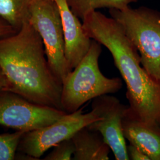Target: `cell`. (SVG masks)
I'll return each mask as SVG.
<instances>
[{
	"label": "cell",
	"instance_id": "obj_1",
	"mask_svg": "<svg viewBox=\"0 0 160 160\" xmlns=\"http://www.w3.org/2000/svg\"><path fill=\"white\" fill-rule=\"evenodd\" d=\"M86 34L111 53L126 84L129 106L126 114L151 126L160 125V81L141 63L137 48L112 17L94 11L82 20Z\"/></svg>",
	"mask_w": 160,
	"mask_h": 160
},
{
	"label": "cell",
	"instance_id": "obj_2",
	"mask_svg": "<svg viewBox=\"0 0 160 160\" xmlns=\"http://www.w3.org/2000/svg\"><path fill=\"white\" fill-rule=\"evenodd\" d=\"M0 68L6 91L31 102L62 110V85L53 74L40 34L28 21L14 34L0 38Z\"/></svg>",
	"mask_w": 160,
	"mask_h": 160
},
{
	"label": "cell",
	"instance_id": "obj_3",
	"mask_svg": "<svg viewBox=\"0 0 160 160\" xmlns=\"http://www.w3.org/2000/svg\"><path fill=\"white\" fill-rule=\"evenodd\" d=\"M101 44L92 39L85 57L65 78L62 83L61 104L67 113H73L96 97L114 94L122 88L119 78H110L101 72L98 59Z\"/></svg>",
	"mask_w": 160,
	"mask_h": 160
},
{
	"label": "cell",
	"instance_id": "obj_4",
	"mask_svg": "<svg viewBox=\"0 0 160 160\" xmlns=\"http://www.w3.org/2000/svg\"><path fill=\"white\" fill-rule=\"evenodd\" d=\"M139 52L143 68L160 81V12L145 7L109 9Z\"/></svg>",
	"mask_w": 160,
	"mask_h": 160
},
{
	"label": "cell",
	"instance_id": "obj_5",
	"mask_svg": "<svg viewBox=\"0 0 160 160\" xmlns=\"http://www.w3.org/2000/svg\"><path fill=\"white\" fill-rule=\"evenodd\" d=\"M28 21L40 34L47 60L59 83L71 72L65 55V42L59 12L52 0H34Z\"/></svg>",
	"mask_w": 160,
	"mask_h": 160
},
{
	"label": "cell",
	"instance_id": "obj_6",
	"mask_svg": "<svg viewBox=\"0 0 160 160\" xmlns=\"http://www.w3.org/2000/svg\"><path fill=\"white\" fill-rule=\"evenodd\" d=\"M84 106L73 113H67L49 125L26 132L21 138L17 152L39 160L48 149L72 137L81 129L102 119L95 109L84 113Z\"/></svg>",
	"mask_w": 160,
	"mask_h": 160
},
{
	"label": "cell",
	"instance_id": "obj_7",
	"mask_svg": "<svg viewBox=\"0 0 160 160\" xmlns=\"http://www.w3.org/2000/svg\"><path fill=\"white\" fill-rule=\"evenodd\" d=\"M67 114L31 102L12 92H0V125L16 131H31L49 125Z\"/></svg>",
	"mask_w": 160,
	"mask_h": 160
},
{
	"label": "cell",
	"instance_id": "obj_8",
	"mask_svg": "<svg viewBox=\"0 0 160 160\" xmlns=\"http://www.w3.org/2000/svg\"><path fill=\"white\" fill-rule=\"evenodd\" d=\"M128 108L118 98L109 94L96 97L92 102V109L102 118L88 127L102 135L116 160H129L122 125Z\"/></svg>",
	"mask_w": 160,
	"mask_h": 160
},
{
	"label": "cell",
	"instance_id": "obj_9",
	"mask_svg": "<svg viewBox=\"0 0 160 160\" xmlns=\"http://www.w3.org/2000/svg\"><path fill=\"white\" fill-rule=\"evenodd\" d=\"M61 18L65 42V55L71 71L90 49L92 39L86 34L80 18L71 11L66 0H52Z\"/></svg>",
	"mask_w": 160,
	"mask_h": 160
},
{
	"label": "cell",
	"instance_id": "obj_10",
	"mask_svg": "<svg viewBox=\"0 0 160 160\" xmlns=\"http://www.w3.org/2000/svg\"><path fill=\"white\" fill-rule=\"evenodd\" d=\"M124 137L147 155L150 160H160V128L125 115L123 120Z\"/></svg>",
	"mask_w": 160,
	"mask_h": 160
},
{
	"label": "cell",
	"instance_id": "obj_11",
	"mask_svg": "<svg viewBox=\"0 0 160 160\" xmlns=\"http://www.w3.org/2000/svg\"><path fill=\"white\" fill-rule=\"evenodd\" d=\"M74 145L73 160H109L110 147L98 132L88 126L71 138Z\"/></svg>",
	"mask_w": 160,
	"mask_h": 160
},
{
	"label": "cell",
	"instance_id": "obj_12",
	"mask_svg": "<svg viewBox=\"0 0 160 160\" xmlns=\"http://www.w3.org/2000/svg\"><path fill=\"white\" fill-rule=\"evenodd\" d=\"M34 0H0V18L18 31L28 21Z\"/></svg>",
	"mask_w": 160,
	"mask_h": 160
},
{
	"label": "cell",
	"instance_id": "obj_13",
	"mask_svg": "<svg viewBox=\"0 0 160 160\" xmlns=\"http://www.w3.org/2000/svg\"><path fill=\"white\" fill-rule=\"evenodd\" d=\"M71 11L82 20L87 14L101 8L122 10L138 0H66Z\"/></svg>",
	"mask_w": 160,
	"mask_h": 160
},
{
	"label": "cell",
	"instance_id": "obj_14",
	"mask_svg": "<svg viewBox=\"0 0 160 160\" xmlns=\"http://www.w3.org/2000/svg\"><path fill=\"white\" fill-rule=\"evenodd\" d=\"M23 131L0 134V160H16L17 148Z\"/></svg>",
	"mask_w": 160,
	"mask_h": 160
},
{
	"label": "cell",
	"instance_id": "obj_15",
	"mask_svg": "<svg viewBox=\"0 0 160 160\" xmlns=\"http://www.w3.org/2000/svg\"><path fill=\"white\" fill-rule=\"evenodd\" d=\"M74 145L71 138L64 140L53 147L51 152L43 158L45 160H72Z\"/></svg>",
	"mask_w": 160,
	"mask_h": 160
},
{
	"label": "cell",
	"instance_id": "obj_16",
	"mask_svg": "<svg viewBox=\"0 0 160 160\" xmlns=\"http://www.w3.org/2000/svg\"><path fill=\"white\" fill-rule=\"evenodd\" d=\"M128 154L129 160H150L148 157L135 146L129 144L127 146Z\"/></svg>",
	"mask_w": 160,
	"mask_h": 160
},
{
	"label": "cell",
	"instance_id": "obj_17",
	"mask_svg": "<svg viewBox=\"0 0 160 160\" xmlns=\"http://www.w3.org/2000/svg\"><path fill=\"white\" fill-rule=\"evenodd\" d=\"M17 32L11 25L0 18V38L14 34Z\"/></svg>",
	"mask_w": 160,
	"mask_h": 160
},
{
	"label": "cell",
	"instance_id": "obj_18",
	"mask_svg": "<svg viewBox=\"0 0 160 160\" xmlns=\"http://www.w3.org/2000/svg\"><path fill=\"white\" fill-rule=\"evenodd\" d=\"M7 88V82L4 75L0 68V92L6 91Z\"/></svg>",
	"mask_w": 160,
	"mask_h": 160
}]
</instances>
